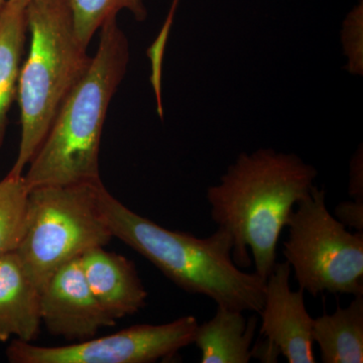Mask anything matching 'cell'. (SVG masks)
<instances>
[{
  "instance_id": "obj_20",
  "label": "cell",
  "mask_w": 363,
  "mask_h": 363,
  "mask_svg": "<svg viewBox=\"0 0 363 363\" xmlns=\"http://www.w3.org/2000/svg\"><path fill=\"white\" fill-rule=\"evenodd\" d=\"M281 354L278 346L271 340L264 338L252 347V358L264 363L278 362L279 355Z\"/></svg>"
},
{
  "instance_id": "obj_3",
  "label": "cell",
  "mask_w": 363,
  "mask_h": 363,
  "mask_svg": "<svg viewBox=\"0 0 363 363\" xmlns=\"http://www.w3.org/2000/svg\"><path fill=\"white\" fill-rule=\"evenodd\" d=\"M99 44L84 75L60 107L23 175L30 189L98 183L107 112L130 62L128 38L116 18L99 30Z\"/></svg>"
},
{
  "instance_id": "obj_9",
  "label": "cell",
  "mask_w": 363,
  "mask_h": 363,
  "mask_svg": "<svg viewBox=\"0 0 363 363\" xmlns=\"http://www.w3.org/2000/svg\"><path fill=\"white\" fill-rule=\"evenodd\" d=\"M290 264L278 262L267 279L260 334L278 346L289 363H315L313 322L304 293L290 286Z\"/></svg>"
},
{
  "instance_id": "obj_10",
  "label": "cell",
  "mask_w": 363,
  "mask_h": 363,
  "mask_svg": "<svg viewBox=\"0 0 363 363\" xmlns=\"http://www.w3.org/2000/svg\"><path fill=\"white\" fill-rule=\"evenodd\" d=\"M80 262L93 295L112 319L130 316L147 305V290L130 259L99 247L83 253Z\"/></svg>"
},
{
  "instance_id": "obj_7",
  "label": "cell",
  "mask_w": 363,
  "mask_h": 363,
  "mask_svg": "<svg viewBox=\"0 0 363 363\" xmlns=\"http://www.w3.org/2000/svg\"><path fill=\"white\" fill-rule=\"evenodd\" d=\"M198 325L194 316H185L166 324L135 325L104 337L58 347L13 339L6 353L11 363L156 362L193 344Z\"/></svg>"
},
{
  "instance_id": "obj_15",
  "label": "cell",
  "mask_w": 363,
  "mask_h": 363,
  "mask_svg": "<svg viewBox=\"0 0 363 363\" xmlns=\"http://www.w3.org/2000/svg\"><path fill=\"white\" fill-rule=\"evenodd\" d=\"M30 188L23 176L0 180V257L14 252L25 233Z\"/></svg>"
},
{
  "instance_id": "obj_12",
  "label": "cell",
  "mask_w": 363,
  "mask_h": 363,
  "mask_svg": "<svg viewBox=\"0 0 363 363\" xmlns=\"http://www.w3.org/2000/svg\"><path fill=\"white\" fill-rule=\"evenodd\" d=\"M259 318L217 306L212 319L198 325L194 342L201 363H248Z\"/></svg>"
},
{
  "instance_id": "obj_16",
  "label": "cell",
  "mask_w": 363,
  "mask_h": 363,
  "mask_svg": "<svg viewBox=\"0 0 363 363\" xmlns=\"http://www.w3.org/2000/svg\"><path fill=\"white\" fill-rule=\"evenodd\" d=\"M72 14L76 35L88 48L95 33L107 21L123 11H130L136 21L147 18L143 0H66Z\"/></svg>"
},
{
  "instance_id": "obj_22",
  "label": "cell",
  "mask_w": 363,
  "mask_h": 363,
  "mask_svg": "<svg viewBox=\"0 0 363 363\" xmlns=\"http://www.w3.org/2000/svg\"><path fill=\"white\" fill-rule=\"evenodd\" d=\"M7 0H0V14L2 13L4 6H6Z\"/></svg>"
},
{
  "instance_id": "obj_19",
  "label": "cell",
  "mask_w": 363,
  "mask_h": 363,
  "mask_svg": "<svg viewBox=\"0 0 363 363\" xmlns=\"http://www.w3.org/2000/svg\"><path fill=\"white\" fill-rule=\"evenodd\" d=\"M334 216L346 227L363 233V201L353 199L340 203L334 210Z\"/></svg>"
},
{
  "instance_id": "obj_1",
  "label": "cell",
  "mask_w": 363,
  "mask_h": 363,
  "mask_svg": "<svg viewBox=\"0 0 363 363\" xmlns=\"http://www.w3.org/2000/svg\"><path fill=\"white\" fill-rule=\"evenodd\" d=\"M318 172L294 154L259 149L241 154L218 185L208 188L210 216L233 242L236 266L267 279L277 264L281 234L298 202L309 195Z\"/></svg>"
},
{
  "instance_id": "obj_14",
  "label": "cell",
  "mask_w": 363,
  "mask_h": 363,
  "mask_svg": "<svg viewBox=\"0 0 363 363\" xmlns=\"http://www.w3.org/2000/svg\"><path fill=\"white\" fill-rule=\"evenodd\" d=\"M26 6L7 0L0 14V150L6 140L9 113L18 94L28 35Z\"/></svg>"
},
{
  "instance_id": "obj_4",
  "label": "cell",
  "mask_w": 363,
  "mask_h": 363,
  "mask_svg": "<svg viewBox=\"0 0 363 363\" xmlns=\"http://www.w3.org/2000/svg\"><path fill=\"white\" fill-rule=\"evenodd\" d=\"M26 23L30 40L18 76L21 131L18 156L9 172L13 176L23 175L91 62L76 35L66 0H33L26 6Z\"/></svg>"
},
{
  "instance_id": "obj_5",
  "label": "cell",
  "mask_w": 363,
  "mask_h": 363,
  "mask_svg": "<svg viewBox=\"0 0 363 363\" xmlns=\"http://www.w3.org/2000/svg\"><path fill=\"white\" fill-rule=\"evenodd\" d=\"M104 187L98 182L30 189L25 233L14 252L40 289L59 267L113 238L100 208Z\"/></svg>"
},
{
  "instance_id": "obj_11",
  "label": "cell",
  "mask_w": 363,
  "mask_h": 363,
  "mask_svg": "<svg viewBox=\"0 0 363 363\" xmlns=\"http://www.w3.org/2000/svg\"><path fill=\"white\" fill-rule=\"evenodd\" d=\"M40 289L16 252L0 257V342L11 337L33 342L39 334Z\"/></svg>"
},
{
  "instance_id": "obj_23",
  "label": "cell",
  "mask_w": 363,
  "mask_h": 363,
  "mask_svg": "<svg viewBox=\"0 0 363 363\" xmlns=\"http://www.w3.org/2000/svg\"><path fill=\"white\" fill-rule=\"evenodd\" d=\"M11 1L21 2V4H30V1H33V0H11Z\"/></svg>"
},
{
  "instance_id": "obj_17",
  "label": "cell",
  "mask_w": 363,
  "mask_h": 363,
  "mask_svg": "<svg viewBox=\"0 0 363 363\" xmlns=\"http://www.w3.org/2000/svg\"><path fill=\"white\" fill-rule=\"evenodd\" d=\"M177 4H178V0H174L173 6L169 11L168 18H167L166 23L162 26L161 33L157 35V40H155L152 47L147 50V55H149L150 62H152V77H150V81H152V87H154L155 93H156L157 113L161 117L164 114L162 105V59H164V48H166L167 40H168L169 30H171L172 23H173Z\"/></svg>"
},
{
  "instance_id": "obj_6",
  "label": "cell",
  "mask_w": 363,
  "mask_h": 363,
  "mask_svg": "<svg viewBox=\"0 0 363 363\" xmlns=\"http://www.w3.org/2000/svg\"><path fill=\"white\" fill-rule=\"evenodd\" d=\"M283 253L298 289L321 294L363 296V233H350L326 204V193L314 186L289 217Z\"/></svg>"
},
{
  "instance_id": "obj_13",
  "label": "cell",
  "mask_w": 363,
  "mask_h": 363,
  "mask_svg": "<svg viewBox=\"0 0 363 363\" xmlns=\"http://www.w3.org/2000/svg\"><path fill=\"white\" fill-rule=\"evenodd\" d=\"M313 340L324 363L363 362V296L353 297L345 308L315 318Z\"/></svg>"
},
{
  "instance_id": "obj_18",
  "label": "cell",
  "mask_w": 363,
  "mask_h": 363,
  "mask_svg": "<svg viewBox=\"0 0 363 363\" xmlns=\"http://www.w3.org/2000/svg\"><path fill=\"white\" fill-rule=\"evenodd\" d=\"M344 28L350 33V47L346 49L350 57V66L352 69H357V72L362 68V64L359 63V58L362 59V55H359V50L362 51V4L355 7L348 16L347 20L344 23Z\"/></svg>"
},
{
  "instance_id": "obj_21",
  "label": "cell",
  "mask_w": 363,
  "mask_h": 363,
  "mask_svg": "<svg viewBox=\"0 0 363 363\" xmlns=\"http://www.w3.org/2000/svg\"><path fill=\"white\" fill-rule=\"evenodd\" d=\"M362 157H354L351 162L350 195L354 200L363 201Z\"/></svg>"
},
{
  "instance_id": "obj_2",
  "label": "cell",
  "mask_w": 363,
  "mask_h": 363,
  "mask_svg": "<svg viewBox=\"0 0 363 363\" xmlns=\"http://www.w3.org/2000/svg\"><path fill=\"white\" fill-rule=\"evenodd\" d=\"M100 208L113 238L152 262L182 290L211 298L218 307L240 312L262 311L267 279L236 266L233 242L224 229L207 238L164 228L135 213L106 188Z\"/></svg>"
},
{
  "instance_id": "obj_8",
  "label": "cell",
  "mask_w": 363,
  "mask_h": 363,
  "mask_svg": "<svg viewBox=\"0 0 363 363\" xmlns=\"http://www.w3.org/2000/svg\"><path fill=\"white\" fill-rule=\"evenodd\" d=\"M40 320L52 336L72 342L116 324L93 295L80 257L59 267L40 289Z\"/></svg>"
}]
</instances>
